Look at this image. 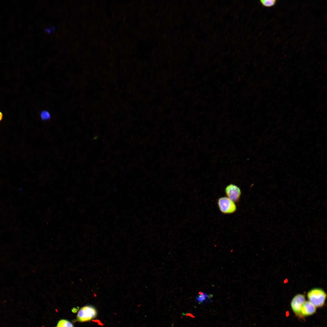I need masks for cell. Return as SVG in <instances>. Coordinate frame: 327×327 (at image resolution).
<instances>
[{
  "instance_id": "cell-1",
  "label": "cell",
  "mask_w": 327,
  "mask_h": 327,
  "mask_svg": "<svg viewBox=\"0 0 327 327\" xmlns=\"http://www.w3.org/2000/svg\"><path fill=\"white\" fill-rule=\"evenodd\" d=\"M308 301L316 307H320L324 306L327 295L325 292L320 288H314L307 293Z\"/></svg>"
},
{
  "instance_id": "cell-2",
  "label": "cell",
  "mask_w": 327,
  "mask_h": 327,
  "mask_svg": "<svg viewBox=\"0 0 327 327\" xmlns=\"http://www.w3.org/2000/svg\"><path fill=\"white\" fill-rule=\"evenodd\" d=\"M96 309L91 306H86L81 308L78 311V321L81 322L89 321L95 318L97 315Z\"/></svg>"
},
{
  "instance_id": "cell-3",
  "label": "cell",
  "mask_w": 327,
  "mask_h": 327,
  "mask_svg": "<svg viewBox=\"0 0 327 327\" xmlns=\"http://www.w3.org/2000/svg\"><path fill=\"white\" fill-rule=\"evenodd\" d=\"M218 207L220 212L224 214H230L234 213L237 209L235 203L227 197L219 198L217 200Z\"/></svg>"
},
{
  "instance_id": "cell-4",
  "label": "cell",
  "mask_w": 327,
  "mask_h": 327,
  "mask_svg": "<svg viewBox=\"0 0 327 327\" xmlns=\"http://www.w3.org/2000/svg\"><path fill=\"white\" fill-rule=\"evenodd\" d=\"M225 191L227 197L233 202H237L239 200L241 191L237 185L230 184L226 187Z\"/></svg>"
},
{
  "instance_id": "cell-5",
  "label": "cell",
  "mask_w": 327,
  "mask_h": 327,
  "mask_svg": "<svg viewBox=\"0 0 327 327\" xmlns=\"http://www.w3.org/2000/svg\"><path fill=\"white\" fill-rule=\"evenodd\" d=\"M305 301V296L300 294L296 295L292 300L291 306L293 312L296 315L301 316V310Z\"/></svg>"
},
{
  "instance_id": "cell-6",
  "label": "cell",
  "mask_w": 327,
  "mask_h": 327,
  "mask_svg": "<svg viewBox=\"0 0 327 327\" xmlns=\"http://www.w3.org/2000/svg\"><path fill=\"white\" fill-rule=\"evenodd\" d=\"M316 307L309 301H306L303 304L300 311L301 316L311 315L315 313Z\"/></svg>"
},
{
  "instance_id": "cell-7",
  "label": "cell",
  "mask_w": 327,
  "mask_h": 327,
  "mask_svg": "<svg viewBox=\"0 0 327 327\" xmlns=\"http://www.w3.org/2000/svg\"><path fill=\"white\" fill-rule=\"evenodd\" d=\"M277 1L276 0H261L260 1V3L264 7H271L274 6Z\"/></svg>"
},
{
  "instance_id": "cell-8",
  "label": "cell",
  "mask_w": 327,
  "mask_h": 327,
  "mask_svg": "<svg viewBox=\"0 0 327 327\" xmlns=\"http://www.w3.org/2000/svg\"><path fill=\"white\" fill-rule=\"evenodd\" d=\"M209 296L205 293L200 292L199 293L198 296L197 297V300L199 303H202L209 298V296Z\"/></svg>"
},
{
  "instance_id": "cell-9",
  "label": "cell",
  "mask_w": 327,
  "mask_h": 327,
  "mask_svg": "<svg viewBox=\"0 0 327 327\" xmlns=\"http://www.w3.org/2000/svg\"><path fill=\"white\" fill-rule=\"evenodd\" d=\"M57 327H73L72 324L68 321L62 319L60 320L57 325Z\"/></svg>"
},
{
  "instance_id": "cell-10",
  "label": "cell",
  "mask_w": 327,
  "mask_h": 327,
  "mask_svg": "<svg viewBox=\"0 0 327 327\" xmlns=\"http://www.w3.org/2000/svg\"><path fill=\"white\" fill-rule=\"evenodd\" d=\"M42 119L44 120H48L50 118V115L48 112L47 111H43L41 114Z\"/></svg>"
},
{
  "instance_id": "cell-11",
  "label": "cell",
  "mask_w": 327,
  "mask_h": 327,
  "mask_svg": "<svg viewBox=\"0 0 327 327\" xmlns=\"http://www.w3.org/2000/svg\"><path fill=\"white\" fill-rule=\"evenodd\" d=\"M3 114L0 111V122L3 119Z\"/></svg>"
},
{
  "instance_id": "cell-12",
  "label": "cell",
  "mask_w": 327,
  "mask_h": 327,
  "mask_svg": "<svg viewBox=\"0 0 327 327\" xmlns=\"http://www.w3.org/2000/svg\"><path fill=\"white\" fill-rule=\"evenodd\" d=\"M56 327H57V326H56Z\"/></svg>"
}]
</instances>
